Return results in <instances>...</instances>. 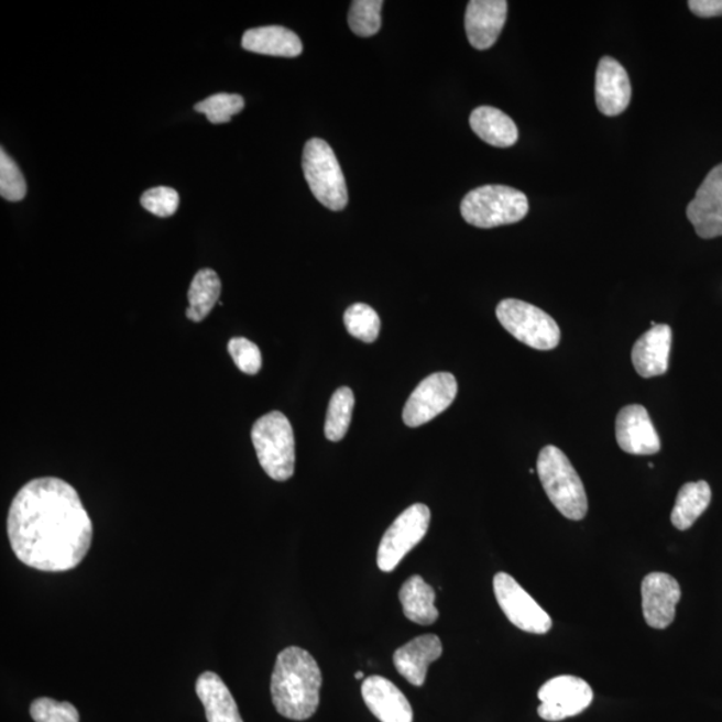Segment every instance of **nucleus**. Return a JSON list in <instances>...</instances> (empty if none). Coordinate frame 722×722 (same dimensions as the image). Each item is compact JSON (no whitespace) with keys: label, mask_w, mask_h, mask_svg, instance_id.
I'll return each instance as SVG.
<instances>
[{"label":"nucleus","mask_w":722,"mask_h":722,"mask_svg":"<svg viewBox=\"0 0 722 722\" xmlns=\"http://www.w3.org/2000/svg\"><path fill=\"white\" fill-rule=\"evenodd\" d=\"M322 676L309 652L289 646L278 653L271 681L273 705L285 719L313 718L320 703Z\"/></svg>","instance_id":"obj_2"},{"label":"nucleus","mask_w":722,"mask_h":722,"mask_svg":"<svg viewBox=\"0 0 722 722\" xmlns=\"http://www.w3.org/2000/svg\"><path fill=\"white\" fill-rule=\"evenodd\" d=\"M361 696L367 708L382 722H413L414 712L407 697L394 682L382 676L365 678Z\"/></svg>","instance_id":"obj_17"},{"label":"nucleus","mask_w":722,"mask_h":722,"mask_svg":"<svg viewBox=\"0 0 722 722\" xmlns=\"http://www.w3.org/2000/svg\"><path fill=\"white\" fill-rule=\"evenodd\" d=\"M241 43L247 52L272 55V57L295 58L303 53L300 39L294 31L282 26L248 30Z\"/></svg>","instance_id":"obj_21"},{"label":"nucleus","mask_w":722,"mask_h":722,"mask_svg":"<svg viewBox=\"0 0 722 722\" xmlns=\"http://www.w3.org/2000/svg\"><path fill=\"white\" fill-rule=\"evenodd\" d=\"M244 108V98L239 95H227V92L210 96L195 106L198 113L207 116L208 120L215 124L229 122L233 116L241 113Z\"/></svg>","instance_id":"obj_29"},{"label":"nucleus","mask_w":722,"mask_h":722,"mask_svg":"<svg viewBox=\"0 0 722 722\" xmlns=\"http://www.w3.org/2000/svg\"><path fill=\"white\" fill-rule=\"evenodd\" d=\"M537 472L545 493L559 513L570 521L587 516V491L568 457L556 446L542 448Z\"/></svg>","instance_id":"obj_3"},{"label":"nucleus","mask_w":722,"mask_h":722,"mask_svg":"<svg viewBox=\"0 0 722 722\" xmlns=\"http://www.w3.org/2000/svg\"><path fill=\"white\" fill-rule=\"evenodd\" d=\"M497 320L516 340L538 351H551L561 341V329L545 310L515 298H506L496 307Z\"/></svg>","instance_id":"obj_7"},{"label":"nucleus","mask_w":722,"mask_h":722,"mask_svg":"<svg viewBox=\"0 0 722 722\" xmlns=\"http://www.w3.org/2000/svg\"><path fill=\"white\" fill-rule=\"evenodd\" d=\"M493 584L495 599L513 625L526 633L546 634L550 632L553 626L550 615L512 576L507 572H497Z\"/></svg>","instance_id":"obj_9"},{"label":"nucleus","mask_w":722,"mask_h":722,"mask_svg":"<svg viewBox=\"0 0 722 722\" xmlns=\"http://www.w3.org/2000/svg\"><path fill=\"white\" fill-rule=\"evenodd\" d=\"M593 697L590 685L580 677L551 678L539 689L538 714L546 721H562L587 711Z\"/></svg>","instance_id":"obj_10"},{"label":"nucleus","mask_w":722,"mask_h":722,"mask_svg":"<svg viewBox=\"0 0 722 722\" xmlns=\"http://www.w3.org/2000/svg\"><path fill=\"white\" fill-rule=\"evenodd\" d=\"M303 171L310 190L324 207L333 211L347 207L348 190L344 174L332 147L326 141L313 139L305 143Z\"/></svg>","instance_id":"obj_6"},{"label":"nucleus","mask_w":722,"mask_h":722,"mask_svg":"<svg viewBox=\"0 0 722 722\" xmlns=\"http://www.w3.org/2000/svg\"><path fill=\"white\" fill-rule=\"evenodd\" d=\"M689 9L700 18H714L722 15V0H690Z\"/></svg>","instance_id":"obj_34"},{"label":"nucleus","mask_w":722,"mask_h":722,"mask_svg":"<svg viewBox=\"0 0 722 722\" xmlns=\"http://www.w3.org/2000/svg\"><path fill=\"white\" fill-rule=\"evenodd\" d=\"M354 396L351 389L341 387L335 392L329 402L326 428V438L331 441H340L346 437L352 419Z\"/></svg>","instance_id":"obj_26"},{"label":"nucleus","mask_w":722,"mask_h":722,"mask_svg":"<svg viewBox=\"0 0 722 722\" xmlns=\"http://www.w3.org/2000/svg\"><path fill=\"white\" fill-rule=\"evenodd\" d=\"M674 333L666 324H657L641 336L633 347L632 361L639 376H661L668 372Z\"/></svg>","instance_id":"obj_18"},{"label":"nucleus","mask_w":722,"mask_h":722,"mask_svg":"<svg viewBox=\"0 0 722 722\" xmlns=\"http://www.w3.org/2000/svg\"><path fill=\"white\" fill-rule=\"evenodd\" d=\"M196 692L203 702L208 722H244L232 693L214 671H205L198 677Z\"/></svg>","instance_id":"obj_20"},{"label":"nucleus","mask_w":722,"mask_h":722,"mask_svg":"<svg viewBox=\"0 0 722 722\" xmlns=\"http://www.w3.org/2000/svg\"><path fill=\"white\" fill-rule=\"evenodd\" d=\"M646 624L663 631L676 619V606L681 600L680 583L665 572H650L641 584Z\"/></svg>","instance_id":"obj_13"},{"label":"nucleus","mask_w":722,"mask_h":722,"mask_svg":"<svg viewBox=\"0 0 722 722\" xmlns=\"http://www.w3.org/2000/svg\"><path fill=\"white\" fill-rule=\"evenodd\" d=\"M615 438L621 450L632 456H653L661 450V440L650 416L639 404L620 411L615 422Z\"/></svg>","instance_id":"obj_14"},{"label":"nucleus","mask_w":722,"mask_h":722,"mask_svg":"<svg viewBox=\"0 0 722 722\" xmlns=\"http://www.w3.org/2000/svg\"><path fill=\"white\" fill-rule=\"evenodd\" d=\"M344 324L348 333L364 342H373L381 333V317L367 304H353L346 310Z\"/></svg>","instance_id":"obj_27"},{"label":"nucleus","mask_w":722,"mask_h":722,"mask_svg":"<svg viewBox=\"0 0 722 722\" xmlns=\"http://www.w3.org/2000/svg\"><path fill=\"white\" fill-rule=\"evenodd\" d=\"M431 512L423 503L413 504L397 516L385 532L378 550V566L384 572L394 571L403 558L426 537Z\"/></svg>","instance_id":"obj_8"},{"label":"nucleus","mask_w":722,"mask_h":722,"mask_svg":"<svg viewBox=\"0 0 722 722\" xmlns=\"http://www.w3.org/2000/svg\"><path fill=\"white\" fill-rule=\"evenodd\" d=\"M458 383L448 372H438L422 381L411 394L403 409V420L408 427H420L437 418L456 401Z\"/></svg>","instance_id":"obj_11"},{"label":"nucleus","mask_w":722,"mask_h":722,"mask_svg":"<svg viewBox=\"0 0 722 722\" xmlns=\"http://www.w3.org/2000/svg\"><path fill=\"white\" fill-rule=\"evenodd\" d=\"M221 295V280L214 270L198 271L188 292L189 308L186 317L193 322L207 319Z\"/></svg>","instance_id":"obj_25"},{"label":"nucleus","mask_w":722,"mask_h":722,"mask_svg":"<svg viewBox=\"0 0 722 722\" xmlns=\"http://www.w3.org/2000/svg\"><path fill=\"white\" fill-rule=\"evenodd\" d=\"M252 441L260 466L273 481L285 482L295 474L294 428L278 411L261 416L252 428Z\"/></svg>","instance_id":"obj_4"},{"label":"nucleus","mask_w":722,"mask_h":722,"mask_svg":"<svg viewBox=\"0 0 722 722\" xmlns=\"http://www.w3.org/2000/svg\"><path fill=\"white\" fill-rule=\"evenodd\" d=\"M354 678H357V680H363V678H364V675H363V674H361V671H358V674H357V675H354Z\"/></svg>","instance_id":"obj_35"},{"label":"nucleus","mask_w":722,"mask_h":722,"mask_svg":"<svg viewBox=\"0 0 722 722\" xmlns=\"http://www.w3.org/2000/svg\"><path fill=\"white\" fill-rule=\"evenodd\" d=\"M632 99V85L625 67L612 57H603L595 73V103L603 116L624 113Z\"/></svg>","instance_id":"obj_15"},{"label":"nucleus","mask_w":722,"mask_h":722,"mask_svg":"<svg viewBox=\"0 0 722 722\" xmlns=\"http://www.w3.org/2000/svg\"><path fill=\"white\" fill-rule=\"evenodd\" d=\"M460 214L472 227L491 229L525 219L528 200L525 193L503 185H485L467 193Z\"/></svg>","instance_id":"obj_5"},{"label":"nucleus","mask_w":722,"mask_h":722,"mask_svg":"<svg viewBox=\"0 0 722 722\" xmlns=\"http://www.w3.org/2000/svg\"><path fill=\"white\" fill-rule=\"evenodd\" d=\"M28 184L23 173L8 153L0 152V196L11 203L22 201L26 197Z\"/></svg>","instance_id":"obj_30"},{"label":"nucleus","mask_w":722,"mask_h":722,"mask_svg":"<svg viewBox=\"0 0 722 722\" xmlns=\"http://www.w3.org/2000/svg\"><path fill=\"white\" fill-rule=\"evenodd\" d=\"M400 600L404 615L415 624L428 626L439 619L438 609L435 606L437 593L420 576H413L403 583Z\"/></svg>","instance_id":"obj_23"},{"label":"nucleus","mask_w":722,"mask_h":722,"mask_svg":"<svg viewBox=\"0 0 722 722\" xmlns=\"http://www.w3.org/2000/svg\"><path fill=\"white\" fill-rule=\"evenodd\" d=\"M711 500L712 491L705 481L683 484L671 512V523L678 530H688L705 513Z\"/></svg>","instance_id":"obj_24"},{"label":"nucleus","mask_w":722,"mask_h":722,"mask_svg":"<svg viewBox=\"0 0 722 722\" xmlns=\"http://www.w3.org/2000/svg\"><path fill=\"white\" fill-rule=\"evenodd\" d=\"M30 714L35 722H79V713L73 703L48 697H41L31 703Z\"/></svg>","instance_id":"obj_31"},{"label":"nucleus","mask_w":722,"mask_h":722,"mask_svg":"<svg viewBox=\"0 0 722 722\" xmlns=\"http://www.w3.org/2000/svg\"><path fill=\"white\" fill-rule=\"evenodd\" d=\"M228 351L236 367L247 375H258L263 367V357L258 344L245 338H233L228 342Z\"/></svg>","instance_id":"obj_32"},{"label":"nucleus","mask_w":722,"mask_h":722,"mask_svg":"<svg viewBox=\"0 0 722 722\" xmlns=\"http://www.w3.org/2000/svg\"><path fill=\"white\" fill-rule=\"evenodd\" d=\"M141 205L152 215L167 219L176 214L179 205V195L177 190L169 186H157L143 193Z\"/></svg>","instance_id":"obj_33"},{"label":"nucleus","mask_w":722,"mask_h":722,"mask_svg":"<svg viewBox=\"0 0 722 722\" xmlns=\"http://www.w3.org/2000/svg\"><path fill=\"white\" fill-rule=\"evenodd\" d=\"M470 127L479 139L495 147H510L518 141V128L507 114L493 106L472 111Z\"/></svg>","instance_id":"obj_22"},{"label":"nucleus","mask_w":722,"mask_h":722,"mask_svg":"<svg viewBox=\"0 0 722 722\" xmlns=\"http://www.w3.org/2000/svg\"><path fill=\"white\" fill-rule=\"evenodd\" d=\"M444 653V645L435 634H425L403 645L395 652L394 665L411 685L422 687L426 682L428 666Z\"/></svg>","instance_id":"obj_19"},{"label":"nucleus","mask_w":722,"mask_h":722,"mask_svg":"<svg viewBox=\"0 0 722 722\" xmlns=\"http://www.w3.org/2000/svg\"><path fill=\"white\" fill-rule=\"evenodd\" d=\"M8 534L22 564L61 572L84 561L91 546L92 523L72 484L59 478H36L12 500Z\"/></svg>","instance_id":"obj_1"},{"label":"nucleus","mask_w":722,"mask_h":722,"mask_svg":"<svg viewBox=\"0 0 722 722\" xmlns=\"http://www.w3.org/2000/svg\"><path fill=\"white\" fill-rule=\"evenodd\" d=\"M383 0H354L348 14L352 33L372 36L382 28Z\"/></svg>","instance_id":"obj_28"},{"label":"nucleus","mask_w":722,"mask_h":722,"mask_svg":"<svg viewBox=\"0 0 722 722\" xmlns=\"http://www.w3.org/2000/svg\"><path fill=\"white\" fill-rule=\"evenodd\" d=\"M688 220L701 239L722 236V164L714 166L688 205Z\"/></svg>","instance_id":"obj_12"},{"label":"nucleus","mask_w":722,"mask_h":722,"mask_svg":"<svg viewBox=\"0 0 722 722\" xmlns=\"http://www.w3.org/2000/svg\"><path fill=\"white\" fill-rule=\"evenodd\" d=\"M506 0H471L467 6L464 24L467 39L477 50H488L502 33L506 23Z\"/></svg>","instance_id":"obj_16"}]
</instances>
